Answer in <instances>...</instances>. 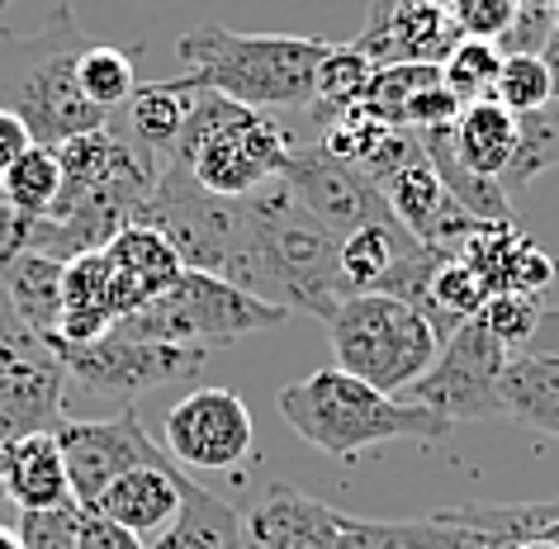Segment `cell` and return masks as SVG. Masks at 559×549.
Returning <instances> with one entry per match:
<instances>
[{"label": "cell", "mask_w": 559, "mask_h": 549, "mask_svg": "<svg viewBox=\"0 0 559 549\" xmlns=\"http://www.w3.org/2000/svg\"><path fill=\"white\" fill-rule=\"evenodd\" d=\"M342 242L295 200L285 180H271L242 200V242L228 265V285L257 299L328 322L352 299L342 285Z\"/></svg>", "instance_id": "1"}, {"label": "cell", "mask_w": 559, "mask_h": 549, "mask_svg": "<svg viewBox=\"0 0 559 549\" xmlns=\"http://www.w3.org/2000/svg\"><path fill=\"white\" fill-rule=\"evenodd\" d=\"M62 194L44 223H34L24 247L48 251L58 261H76L86 251L109 247L138 218V208L157 190L162 162L133 138L105 129L81 133L58 147Z\"/></svg>", "instance_id": "2"}, {"label": "cell", "mask_w": 559, "mask_h": 549, "mask_svg": "<svg viewBox=\"0 0 559 549\" xmlns=\"http://www.w3.org/2000/svg\"><path fill=\"white\" fill-rule=\"evenodd\" d=\"M176 58L186 67L180 81H190L194 91H214L257 115H280V109H313L328 44L299 34H237L223 24H200L176 38Z\"/></svg>", "instance_id": "3"}, {"label": "cell", "mask_w": 559, "mask_h": 549, "mask_svg": "<svg viewBox=\"0 0 559 549\" xmlns=\"http://www.w3.org/2000/svg\"><path fill=\"white\" fill-rule=\"evenodd\" d=\"M275 407L285 427L323 450L328 460L352 464L356 455L384 445V441H441L451 421L437 417L431 407H417L408 398H389V393L360 384L346 370H318L299 384H285L275 393Z\"/></svg>", "instance_id": "4"}, {"label": "cell", "mask_w": 559, "mask_h": 549, "mask_svg": "<svg viewBox=\"0 0 559 549\" xmlns=\"http://www.w3.org/2000/svg\"><path fill=\"white\" fill-rule=\"evenodd\" d=\"M86 44L91 38L81 34L67 5L52 10L44 29L0 38V109L24 119L38 147H62L109 123L105 109H95L76 86V62Z\"/></svg>", "instance_id": "5"}, {"label": "cell", "mask_w": 559, "mask_h": 549, "mask_svg": "<svg viewBox=\"0 0 559 549\" xmlns=\"http://www.w3.org/2000/svg\"><path fill=\"white\" fill-rule=\"evenodd\" d=\"M289 152H295V138L280 119L242 109L214 91H194L190 119L166 162L186 166L209 194L247 200L261 186L280 180Z\"/></svg>", "instance_id": "6"}, {"label": "cell", "mask_w": 559, "mask_h": 549, "mask_svg": "<svg viewBox=\"0 0 559 549\" xmlns=\"http://www.w3.org/2000/svg\"><path fill=\"white\" fill-rule=\"evenodd\" d=\"M337 370L356 374L380 393H408L437 365L445 336L423 308L394 294H352L328 318Z\"/></svg>", "instance_id": "7"}, {"label": "cell", "mask_w": 559, "mask_h": 549, "mask_svg": "<svg viewBox=\"0 0 559 549\" xmlns=\"http://www.w3.org/2000/svg\"><path fill=\"white\" fill-rule=\"evenodd\" d=\"M289 313L275 303L257 299V294L228 285L218 275L204 271H180L171 289H162L147 308H138L133 318H123L115 332L143 336V342H171V346H228L242 336L271 332Z\"/></svg>", "instance_id": "8"}, {"label": "cell", "mask_w": 559, "mask_h": 549, "mask_svg": "<svg viewBox=\"0 0 559 549\" xmlns=\"http://www.w3.org/2000/svg\"><path fill=\"white\" fill-rule=\"evenodd\" d=\"M133 223L162 232L186 271H204L223 279L237 256V242H242V200L209 194L186 166L166 162L157 190L143 200Z\"/></svg>", "instance_id": "9"}, {"label": "cell", "mask_w": 559, "mask_h": 549, "mask_svg": "<svg viewBox=\"0 0 559 549\" xmlns=\"http://www.w3.org/2000/svg\"><path fill=\"white\" fill-rule=\"evenodd\" d=\"M502 370H508V350L479 327V318L460 322L445 336L437 365L403 393L417 407H431L437 417L455 421H488V417H508L502 413Z\"/></svg>", "instance_id": "10"}, {"label": "cell", "mask_w": 559, "mask_h": 549, "mask_svg": "<svg viewBox=\"0 0 559 549\" xmlns=\"http://www.w3.org/2000/svg\"><path fill=\"white\" fill-rule=\"evenodd\" d=\"M48 350L62 360L67 379L86 384L91 393H152L166 384H190L209 360L204 346L143 342V336H123V332H109L86 346L48 342Z\"/></svg>", "instance_id": "11"}, {"label": "cell", "mask_w": 559, "mask_h": 549, "mask_svg": "<svg viewBox=\"0 0 559 549\" xmlns=\"http://www.w3.org/2000/svg\"><path fill=\"white\" fill-rule=\"evenodd\" d=\"M251 445H257L251 407L233 389H194L166 417V455L180 469H237Z\"/></svg>", "instance_id": "12"}, {"label": "cell", "mask_w": 559, "mask_h": 549, "mask_svg": "<svg viewBox=\"0 0 559 549\" xmlns=\"http://www.w3.org/2000/svg\"><path fill=\"white\" fill-rule=\"evenodd\" d=\"M280 180L295 190V200L309 208L337 242L360 228H374V223H394V214H389V204H384V190L323 147H295Z\"/></svg>", "instance_id": "13"}, {"label": "cell", "mask_w": 559, "mask_h": 549, "mask_svg": "<svg viewBox=\"0 0 559 549\" xmlns=\"http://www.w3.org/2000/svg\"><path fill=\"white\" fill-rule=\"evenodd\" d=\"M58 445L67 460V478H72V498L81 506H91L115 478L138 469V464L171 460L143 431L133 407H123V413L105 417V421H58Z\"/></svg>", "instance_id": "14"}, {"label": "cell", "mask_w": 559, "mask_h": 549, "mask_svg": "<svg viewBox=\"0 0 559 549\" xmlns=\"http://www.w3.org/2000/svg\"><path fill=\"white\" fill-rule=\"evenodd\" d=\"M67 370L44 342H29L0 365V445L34 431H58Z\"/></svg>", "instance_id": "15"}, {"label": "cell", "mask_w": 559, "mask_h": 549, "mask_svg": "<svg viewBox=\"0 0 559 549\" xmlns=\"http://www.w3.org/2000/svg\"><path fill=\"white\" fill-rule=\"evenodd\" d=\"M380 190H384L389 214H394L403 228L431 251H445V256H451L469 232H479V218L465 214V208L445 194V186L437 180V171H431L427 162L403 166V171L389 176Z\"/></svg>", "instance_id": "16"}, {"label": "cell", "mask_w": 559, "mask_h": 549, "mask_svg": "<svg viewBox=\"0 0 559 549\" xmlns=\"http://www.w3.org/2000/svg\"><path fill=\"white\" fill-rule=\"evenodd\" d=\"M451 256H460L484 285V294H540L555 279L559 265L516 232V223H479V232H469Z\"/></svg>", "instance_id": "17"}, {"label": "cell", "mask_w": 559, "mask_h": 549, "mask_svg": "<svg viewBox=\"0 0 559 549\" xmlns=\"http://www.w3.org/2000/svg\"><path fill=\"white\" fill-rule=\"evenodd\" d=\"M242 521L257 549H342V512L289 484H265Z\"/></svg>", "instance_id": "18"}, {"label": "cell", "mask_w": 559, "mask_h": 549, "mask_svg": "<svg viewBox=\"0 0 559 549\" xmlns=\"http://www.w3.org/2000/svg\"><path fill=\"white\" fill-rule=\"evenodd\" d=\"M460 44L451 10L441 5H403L384 20H366L352 48L370 58V67H441Z\"/></svg>", "instance_id": "19"}, {"label": "cell", "mask_w": 559, "mask_h": 549, "mask_svg": "<svg viewBox=\"0 0 559 549\" xmlns=\"http://www.w3.org/2000/svg\"><path fill=\"white\" fill-rule=\"evenodd\" d=\"M180 492H186V469L176 460L138 464L91 502V512H100L105 521H115V526L133 530L143 540V535H162L176 521Z\"/></svg>", "instance_id": "20"}, {"label": "cell", "mask_w": 559, "mask_h": 549, "mask_svg": "<svg viewBox=\"0 0 559 549\" xmlns=\"http://www.w3.org/2000/svg\"><path fill=\"white\" fill-rule=\"evenodd\" d=\"M0 498L15 512H48V506L76 502L58 431H34L0 445Z\"/></svg>", "instance_id": "21"}, {"label": "cell", "mask_w": 559, "mask_h": 549, "mask_svg": "<svg viewBox=\"0 0 559 549\" xmlns=\"http://www.w3.org/2000/svg\"><path fill=\"white\" fill-rule=\"evenodd\" d=\"M62 275H67V261L34 247L15 251L0 265V289H5L10 308L44 346L58 336V322H62Z\"/></svg>", "instance_id": "22"}, {"label": "cell", "mask_w": 559, "mask_h": 549, "mask_svg": "<svg viewBox=\"0 0 559 549\" xmlns=\"http://www.w3.org/2000/svg\"><path fill=\"white\" fill-rule=\"evenodd\" d=\"M451 129L455 123H441V129H417V147H423V162L437 171V180L445 186V194L474 214L479 223H516V208L508 200V190L498 180H488L479 171H469L465 162L455 157V143H451Z\"/></svg>", "instance_id": "23"}, {"label": "cell", "mask_w": 559, "mask_h": 549, "mask_svg": "<svg viewBox=\"0 0 559 549\" xmlns=\"http://www.w3.org/2000/svg\"><path fill=\"white\" fill-rule=\"evenodd\" d=\"M247 545V521L233 502L214 498L194 478H186L176 521L157 535L152 549H242Z\"/></svg>", "instance_id": "24"}, {"label": "cell", "mask_w": 559, "mask_h": 549, "mask_svg": "<svg viewBox=\"0 0 559 549\" xmlns=\"http://www.w3.org/2000/svg\"><path fill=\"white\" fill-rule=\"evenodd\" d=\"M100 251H105V261L115 265V275L123 279V289L138 299V308H147L162 289L176 285L180 271H186L180 256L171 251V242H166L162 232L143 228V223H129V228Z\"/></svg>", "instance_id": "25"}, {"label": "cell", "mask_w": 559, "mask_h": 549, "mask_svg": "<svg viewBox=\"0 0 559 549\" xmlns=\"http://www.w3.org/2000/svg\"><path fill=\"white\" fill-rule=\"evenodd\" d=\"M451 143H455V157L465 162L469 171L498 180L516 152V115L502 109L493 95H488V100H474V105L460 109Z\"/></svg>", "instance_id": "26"}, {"label": "cell", "mask_w": 559, "mask_h": 549, "mask_svg": "<svg viewBox=\"0 0 559 549\" xmlns=\"http://www.w3.org/2000/svg\"><path fill=\"white\" fill-rule=\"evenodd\" d=\"M502 413L559 441V360L508 356L502 370Z\"/></svg>", "instance_id": "27"}, {"label": "cell", "mask_w": 559, "mask_h": 549, "mask_svg": "<svg viewBox=\"0 0 559 549\" xmlns=\"http://www.w3.org/2000/svg\"><path fill=\"white\" fill-rule=\"evenodd\" d=\"M194 105V86L190 81H157V86H138L133 100L123 105L129 109V129L133 143L147 147L152 157H171L180 143V129L190 119Z\"/></svg>", "instance_id": "28"}, {"label": "cell", "mask_w": 559, "mask_h": 549, "mask_svg": "<svg viewBox=\"0 0 559 549\" xmlns=\"http://www.w3.org/2000/svg\"><path fill=\"white\" fill-rule=\"evenodd\" d=\"M62 194V166H58V147H29L24 157L0 171V200H5L24 223H44L52 214Z\"/></svg>", "instance_id": "29"}, {"label": "cell", "mask_w": 559, "mask_h": 549, "mask_svg": "<svg viewBox=\"0 0 559 549\" xmlns=\"http://www.w3.org/2000/svg\"><path fill=\"white\" fill-rule=\"evenodd\" d=\"M545 171H559V105L555 100L545 109H531V115H516V152H512L508 171L498 176V186L516 194Z\"/></svg>", "instance_id": "30"}, {"label": "cell", "mask_w": 559, "mask_h": 549, "mask_svg": "<svg viewBox=\"0 0 559 549\" xmlns=\"http://www.w3.org/2000/svg\"><path fill=\"white\" fill-rule=\"evenodd\" d=\"M460 526H469L488 549L516 545V540H536V535L559 516V502H498V506H451L445 512Z\"/></svg>", "instance_id": "31"}, {"label": "cell", "mask_w": 559, "mask_h": 549, "mask_svg": "<svg viewBox=\"0 0 559 549\" xmlns=\"http://www.w3.org/2000/svg\"><path fill=\"white\" fill-rule=\"evenodd\" d=\"M360 530L374 549H488L469 526H460L445 512L413 521H360Z\"/></svg>", "instance_id": "32"}, {"label": "cell", "mask_w": 559, "mask_h": 549, "mask_svg": "<svg viewBox=\"0 0 559 549\" xmlns=\"http://www.w3.org/2000/svg\"><path fill=\"white\" fill-rule=\"evenodd\" d=\"M76 86L95 109L109 115V109L133 100L138 67H133L129 52L115 48V44H86V52H81V62H76Z\"/></svg>", "instance_id": "33"}, {"label": "cell", "mask_w": 559, "mask_h": 549, "mask_svg": "<svg viewBox=\"0 0 559 549\" xmlns=\"http://www.w3.org/2000/svg\"><path fill=\"white\" fill-rule=\"evenodd\" d=\"M370 76H374V67H370V58H366L360 48H352V44H346V48H328L323 67H318L313 109H323L328 123L342 119L346 109L360 105V95H366Z\"/></svg>", "instance_id": "34"}, {"label": "cell", "mask_w": 559, "mask_h": 549, "mask_svg": "<svg viewBox=\"0 0 559 549\" xmlns=\"http://www.w3.org/2000/svg\"><path fill=\"white\" fill-rule=\"evenodd\" d=\"M498 72H502V52L498 44H484V38H460L451 48V58L441 62V81L460 105L488 100L498 86Z\"/></svg>", "instance_id": "35"}, {"label": "cell", "mask_w": 559, "mask_h": 549, "mask_svg": "<svg viewBox=\"0 0 559 549\" xmlns=\"http://www.w3.org/2000/svg\"><path fill=\"white\" fill-rule=\"evenodd\" d=\"M540 313H545L540 294H493V299L479 308V327L493 336L508 356H522Z\"/></svg>", "instance_id": "36"}, {"label": "cell", "mask_w": 559, "mask_h": 549, "mask_svg": "<svg viewBox=\"0 0 559 549\" xmlns=\"http://www.w3.org/2000/svg\"><path fill=\"white\" fill-rule=\"evenodd\" d=\"M493 100H498L502 109H512V115H531V109H545V105L555 100V95H550V72H545V62H540V58H531V52L502 58Z\"/></svg>", "instance_id": "37"}, {"label": "cell", "mask_w": 559, "mask_h": 549, "mask_svg": "<svg viewBox=\"0 0 559 549\" xmlns=\"http://www.w3.org/2000/svg\"><path fill=\"white\" fill-rule=\"evenodd\" d=\"M15 535L24 549H76L81 535V502L48 506V512H20Z\"/></svg>", "instance_id": "38"}, {"label": "cell", "mask_w": 559, "mask_h": 549, "mask_svg": "<svg viewBox=\"0 0 559 549\" xmlns=\"http://www.w3.org/2000/svg\"><path fill=\"white\" fill-rule=\"evenodd\" d=\"M516 10H522V0H455L451 20H455L460 38H484V44H498V38L512 29Z\"/></svg>", "instance_id": "39"}, {"label": "cell", "mask_w": 559, "mask_h": 549, "mask_svg": "<svg viewBox=\"0 0 559 549\" xmlns=\"http://www.w3.org/2000/svg\"><path fill=\"white\" fill-rule=\"evenodd\" d=\"M76 549H147L138 540L133 530L115 526V521H105L100 512H91V506H81V535H76Z\"/></svg>", "instance_id": "40"}, {"label": "cell", "mask_w": 559, "mask_h": 549, "mask_svg": "<svg viewBox=\"0 0 559 549\" xmlns=\"http://www.w3.org/2000/svg\"><path fill=\"white\" fill-rule=\"evenodd\" d=\"M29 342H38V336L24 327L20 313H15V308H10V299H5V289H0V365H5L10 356H20V350L29 346Z\"/></svg>", "instance_id": "41"}, {"label": "cell", "mask_w": 559, "mask_h": 549, "mask_svg": "<svg viewBox=\"0 0 559 549\" xmlns=\"http://www.w3.org/2000/svg\"><path fill=\"white\" fill-rule=\"evenodd\" d=\"M29 147H34V138L24 129V119H15L10 109H0V171H10Z\"/></svg>", "instance_id": "42"}, {"label": "cell", "mask_w": 559, "mask_h": 549, "mask_svg": "<svg viewBox=\"0 0 559 549\" xmlns=\"http://www.w3.org/2000/svg\"><path fill=\"white\" fill-rule=\"evenodd\" d=\"M29 228H34V223H24L15 208L0 200V265L15 256V251H24V237H29Z\"/></svg>", "instance_id": "43"}, {"label": "cell", "mask_w": 559, "mask_h": 549, "mask_svg": "<svg viewBox=\"0 0 559 549\" xmlns=\"http://www.w3.org/2000/svg\"><path fill=\"white\" fill-rule=\"evenodd\" d=\"M403 5H441V10H451L455 0H374L366 20H384V15H394V10H403Z\"/></svg>", "instance_id": "44"}, {"label": "cell", "mask_w": 559, "mask_h": 549, "mask_svg": "<svg viewBox=\"0 0 559 549\" xmlns=\"http://www.w3.org/2000/svg\"><path fill=\"white\" fill-rule=\"evenodd\" d=\"M540 62H545V72H550V95H555V105H559V38H550V44H545Z\"/></svg>", "instance_id": "45"}, {"label": "cell", "mask_w": 559, "mask_h": 549, "mask_svg": "<svg viewBox=\"0 0 559 549\" xmlns=\"http://www.w3.org/2000/svg\"><path fill=\"white\" fill-rule=\"evenodd\" d=\"M0 549H24L20 535H15V526H5V521H0Z\"/></svg>", "instance_id": "46"}, {"label": "cell", "mask_w": 559, "mask_h": 549, "mask_svg": "<svg viewBox=\"0 0 559 549\" xmlns=\"http://www.w3.org/2000/svg\"><path fill=\"white\" fill-rule=\"evenodd\" d=\"M498 549H555L550 540H540V535H536V540H516V545H498Z\"/></svg>", "instance_id": "47"}, {"label": "cell", "mask_w": 559, "mask_h": 549, "mask_svg": "<svg viewBox=\"0 0 559 549\" xmlns=\"http://www.w3.org/2000/svg\"><path fill=\"white\" fill-rule=\"evenodd\" d=\"M540 540H550V545L559 549V516H555V521H550V526H545V530H540Z\"/></svg>", "instance_id": "48"}, {"label": "cell", "mask_w": 559, "mask_h": 549, "mask_svg": "<svg viewBox=\"0 0 559 549\" xmlns=\"http://www.w3.org/2000/svg\"><path fill=\"white\" fill-rule=\"evenodd\" d=\"M555 38H559V0H555Z\"/></svg>", "instance_id": "49"}, {"label": "cell", "mask_w": 559, "mask_h": 549, "mask_svg": "<svg viewBox=\"0 0 559 549\" xmlns=\"http://www.w3.org/2000/svg\"><path fill=\"white\" fill-rule=\"evenodd\" d=\"M242 549H257V545H251V540H247V545H242Z\"/></svg>", "instance_id": "50"}, {"label": "cell", "mask_w": 559, "mask_h": 549, "mask_svg": "<svg viewBox=\"0 0 559 549\" xmlns=\"http://www.w3.org/2000/svg\"><path fill=\"white\" fill-rule=\"evenodd\" d=\"M0 5H5V0H0Z\"/></svg>", "instance_id": "51"}]
</instances>
